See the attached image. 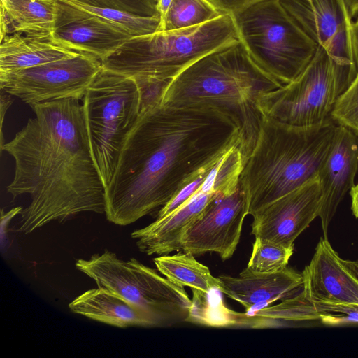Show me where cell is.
I'll return each mask as SVG.
<instances>
[{
    "label": "cell",
    "instance_id": "cell-1",
    "mask_svg": "<svg viewBox=\"0 0 358 358\" xmlns=\"http://www.w3.org/2000/svg\"><path fill=\"white\" fill-rule=\"evenodd\" d=\"M238 147L241 127L219 109L161 99L142 108L106 187L107 220L125 226L152 213Z\"/></svg>",
    "mask_w": 358,
    "mask_h": 358
},
{
    "label": "cell",
    "instance_id": "cell-2",
    "mask_svg": "<svg viewBox=\"0 0 358 358\" xmlns=\"http://www.w3.org/2000/svg\"><path fill=\"white\" fill-rule=\"evenodd\" d=\"M35 116L2 152L14 159L6 186L15 199L28 194L18 231L30 233L80 213H105L106 187L94 162L80 100L63 99L30 106Z\"/></svg>",
    "mask_w": 358,
    "mask_h": 358
},
{
    "label": "cell",
    "instance_id": "cell-3",
    "mask_svg": "<svg viewBox=\"0 0 358 358\" xmlns=\"http://www.w3.org/2000/svg\"><path fill=\"white\" fill-rule=\"evenodd\" d=\"M282 86L238 40L205 55L171 79L161 101L174 106L212 107L231 115L241 127L245 162L262 119L258 100Z\"/></svg>",
    "mask_w": 358,
    "mask_h": 358
},
{
    "label": "cell",
    "instance_id": "cell-4",
    "mask_svg": "<svg viewBox=\"0 0 358 358\" xmlns=\"http://www.w3.org/2000/svg\"><path fill=\"white\" fill-rule=\"evenodd\" d=\"M336 128L331 119L296 127L262 115L257 141L239 178L248 215L318 178Z\"/></svg>",
    "mask_w": 358,
    "mask_h": 358
},
{
    "label": "cell",
    "instance_id": "cell-5",
    "mask_svg": "<svg viewBox=\"0 0 358 358\" xmlns=\"http://www.w3.org/2000/svg\"><path fill=\"white\" fill-rule=\"evenodd\" d=\"M239 40L231 15L184 29L133 36L101 61L138 83L170 81L205 55Z\"/></svg>",
    "mask_w": 358,
    "mask_h": 358
},
{
    "label": "cell",
    "instance_id": "cell-6",
    "mask_svg": "<svg viewBox=\"0 0 358 358\" xmlns=\"http://www.w3.org/2000/svg\"><path fill=\"white\" fill-rule=\"evenodd\" d=\"M231 15L250 56L282 85L294 80L316 53L318 45L280 0H263Z\"/></svg>",
    "mask_w": 358,
    "mask_h": 358
},
{
    "label": "cell",
    "instance_id": "cell-7",
    "mask_svg": "<svg viewBox=\"0 0 358 358\" xmlns=\"http://www.w3.org/2000/svg\"><path fill=\"white\" fill-rule=\"evenodd\" d=\"M81 101L92 155L106 187L139 117L141 91L133 78L101 67Z\"/></svg>",
    "mask_w": 358,
    "mask_h": 358
},
{
    "label": "cell",
    "instance_id": "cell-8",
    "mask_svg": "<svg viewBox=\"0 0 358 358\" xmlns=\"http://www.w3.org/2000/svg\"><path fill=\"white\" fill-rule=\"evenodd\" d=\"M76 267L97 287L116 293L145 311L157 327L186 322L192 299L185 288L134 258L123 260L106 250L89 259H78Z\"/></svg>",
    "mask_w": 358,
    "mask_h": 358
},
{
    "label": "cell",
    "instance_id": "cell-9",
    "mask_svg": "<svg viewBox=\"0 0 358 358\" xmlns=\"http://www.w3.org/2000/svg\"><path fill=\"white\" fill-rule=\"evenodd\" d=\"M355 78L318 46L294 80L261 96L257 106L262 115L289 125H317L331 119L336 102Z\"/></svg>",
    "mask_w": 358,
    "mask_h": 358
},
{
    "label": "cell",
    "instance_id": "cell-10",
    "mask_svg": "<svg viewBox=\"0 0 358 358\" xmlns=\"http://www.w3.org/2000/svg\"><path fill=\"white\" fill-rule=\"evenodd\" d=\"M101 67V61L79 55L25 69L0 73V87L29 106L63 99L80 101Z\"/></svg>",
    "mask_w": 358,
    "mask_h": 358
},
{
    "label": "cell",
    "instance_id": "cell-11",
    "mask_svg": "<svg viewBox=\"0 0 358 358\" xmlns=\"http://www.w3.org/2000/svg\"><path fill=\"white\" fill-rule=\"evenodd\" d=\"M248 204L241 183L219 192L185 233L181 250L194 255L215 252L231 258L238 244Z\"/></svg>",
    "mask_w": 358,
    "mask_h": 358
},
{
    "label": "cell",
    "instance_id": "cell-12",
    "mask_svg": "<svg viewBox=\"0 0 358 358\" xmlns=\"http://www.w3.org/2000/svg\"><path fill=\"white\" fill-rule=\"evenodd\" d=\"M303 31L323 48L334 63L356 76L352 23L345 0H280Z\"/></svg>",
    "mask_w": 358,
    "mask_h": 358
},
{
    "label": "cell",
    "instance_id": "cell-13",
    "mask_svg": "<svg viewBox=\"0 0 358 358\" xmlns=\"http://www.w3.org/2000/svg\"><path fill=\"white\" fill-rule=\"evenodd\" d=\"M322 189L318 178L285 194L252 216L251 234L286 248L318 217Z\"/></svg>",
    "mask_w": 358,
    "mask_h": 358
},
{
    "label": "cell",
    "instance_id": "cell-14",
    "mask_svg": "<svg viewBox=\"0 0 358 358\" xmlns=\"http://www.w3.org/2000/svg\"><path fill=\"white\" fill-rule=\"evenodd\" d=\"M56 1L51 36L61 46L101 62L131 37L78 8Z\"/></svg>",
    "mask_w": 358,
    "mask_h": 358
},
{
    "label": "cell",
    "instance_id": "cell-15",
    "mask_svg": "<svg viewBox=\"0 0 358 358\" xmlns=\"http://www.w3.org/2000/svg\"><path fill=\"white\" fill-rule=\"evenodd\" d=\"M224 189H228L223 188V183L215 171L210 170L201 188L182 206L131 233L138 250L148 255H167L181 250L187 231L199 219L213 198Z\"/></svg>",
    "mask_w": 358,
    "mask_h": 358
},
{
    "label": "cell",
    "instance_id": "cell-16",
    "mask_svg": "<svg viewBox=\"0 0 358 358\" xmlns=\"http://www.w3.org/2000/svg\"><path fill=\"white\" fill-rule=\"evenodd\" d=\"M357 171L358 136L337 125L330 151L317 177L322 189L318 217L325 238H328V228L340 203L355 185Z\"/></svg>",
    "mask_w": 358,
    "mask_h": 358
},
{
    "label": "cell",
    "instance_id": "cell-17",
    "mask_svg": "<svg viewBox=\"0 0 358 358\" xmlns=\"http://www.w3.org/2000/svg\"><path fill=\"white\" fill-rule=\"evenodd\" d=\"M302 274L301 293L309 300L358 306V278L345 266L328 238H320Z\"/></svg>",
    "mask_w": 358,
    "mask_h": 358
},
{
    "label": "cell",
    "instance_id": "cell-18",
    "mask_svg": "<svg viewBox=\"0 0 358 358\" xmlns=\"http://www.w3.org/2000/svg\"><path fill=\"white\" fill-rule=\"evenodd\" d=\"M217 278L222 293L241 303L246 312L295 296L301 292L303 284L302 273L287 266L268 273L245 268L238 277L223 275Z\"/></svg>",
    "mask_w": 358,
    "mask_h": 358
},
{
    "label": "cell",
    "instance_id": "cell-19",
    "mask_svg": "<svg viewBox=\"0 0 358 358\" xmlns=\"http://www.w3.org/2000/svg\"><path fill=\"white\" fill-rule=\"evenodd\" d=\"M71 312L108 325L157 327L145 311L104 287L87 290L69 305Z\"/></svg>",
    "mask_w": 358,
    "mask_h": 358
},
{
    "label": "cell",
    "instance_id": "cell-20",
    "mask_svg": "<svg viewBox=\"0 0 358 358\" xmlns=\"http://www.w3.org/2000/svg\"><path fill=\"white\" fill-rule=\"evenodd\" d=\"M81 55L56 43L50 34L14 33L0 45V73L25 69Z\"/></svg>",
    "mask_w": 358,
    "mask_h": 358
},
{
    "label": "cell",
    "instance_id": "cell-21",
    "mask_svg": "<svg viewBox=\"0 0 358 358\" xmlns=\"http://www.w3.org/2000/svg\"><path fill=\"white\" fill-rule=\"evenodd\" d=\"M56 0H1V41L14 33L50 34Z\"/></svg>",
    "mask_w": 358,
    "mask_h": 358
},
{
    "label": "cell",
    "instance_id": "cell-22",
    "mask_svg": "<svg viewBox=\"0 0 358 358\" xmlns=\"http://www.w3.org/2000/svg\"><path fill=\"white\" fill-rule=\"evenodd\" d=\"M275 315L282 324L313 320L329 325L358 323V306L317 302L300 292L275 305Z\"/></svg>",
    "mask_w": 358,
    "mask_h": 358
},
{
    "label": "cell",
    "instance_id": "cell-23",
    "mask_svg": "<svg viewBox=\"0 0 358 358\" xmlns=\"http://www.w3.org/2000/svg\"><path fill=\"white\" fill-rule=\"evenodd\" d=\"M153 262L161 274L179 287L203 291L221 289L218 278L214 277L208 267L198 262L190 252L164 255L155 258Z\"/></svg>",
    "mask_w": 358,
    "mask_h": 358
},
{
    "label": "cell",
    "instance_id": "cell-24",
    "mask_svg": "<svg viewBox=\"0 0 358 358\" xmlns=\"http://www.w3.org/2000/svg\"><path fill=\"white\" fill-rule=\"evenodd\" d=\"M192 305L186 322L206 327H232L238 324V313L228 308L217 289H191Z\"/></svg>",
    "mask_w": 358,
    "mask_h": 358
},
{
    "label": "cell",
    "instance_id": "cell-25",
    "mask_svg": "<svg viewBox=\"0 0 358 358\" xmlns=\"http://www.w3.org/2000/svg\"><path fill=\"white\" fill-rule=\"evenodd\" d=\"M62 1L98 17L131 37L152 34L159 28L161 20L159 15L141 16L115 8L92 6L75 0Z\"/></svg>",
    "mask_w": 358,
    "mask_h": 358
},
{
    "label": "cell",
    "instance_id": "cell-26",
    "mask_svg": "<svg viewBox=\"0 0 358 358\" xmlns=\"http://www.w3.org/2000/svg\"><path fill=\"white\" fill-rule=\"evenodd\" d=\"M222 14L209 0H173L158 31L197 26Z\"/></svg>",
    "mask_w": 358,
    "mask_h": 358
},
{
    "label": "cell",
    "instance_id": "cell-27",
    "mask_svg": "<svg viewBox=\"0 0 358 358\" xmlns=\"http://www.w3.org/2000/svg\"><path fill=\"white\" fill-rule=\"evenodd\" d=\"M294 247L286 248L270 241L255 237L246 269L252 272L268 273L287 266Z\"/></svg>",
    "mask_w": 358,
    "mask_h": 358
},
{
    "label": "cell",
    "instance_id": "cell-28",
    "mask_svg": "<svg viewBox=\"0 0 358 358\" xmlns=\"http://www.w3.org/2000/svg\"><path fill=\"white\" fill-rule=\"evenodd\" d=\"M331 118L358 136V73L336 102Z\"/></svg>",
    "mask_w": 358,
    "mask_h": 358
},
{
    "label": "cell",
    "instance_id": "cell-29",
    "mask_svg": "<svg viewBox=\"0 0 358 358\" xmlns=\"http://www.w3.org/2000/svg\"><path fill=\"white\" fill-rule=\"evenodd\" d=\"M96 7L110 8L141 16H155L159 14L157 3L153 0H75ZM160 17V16H159Z\"/></svg>",
    "mask_w": 358,
    "mask_h": 358
},
{
    "label": "cell",
    "instance_id": "cell-30",
    "mask_svg": "<svg viewBox=\"0 0 358 358\" xmlns=\"http://www.w3.org/2000/svg\"><path fill=\"white\" fill-rule=\"evenodd\" d=\"M215 166L203 171L185 186L169 203L159 210L156 219L169 215L185 203L201 188L208 173Z\"/></svg>",
    "mask_w": 358,
    "mask_h": 358
},
{
    "label": "cell",
    "instance_id": "cell-31",
    "mask_svg": "<svg viewBox=\"0 0 358 358\" xmlns=\"http://www.w3.org/2000/svg\"><path fill=\"white\" fill-rule=\"evenodd\" d=\"M223 14L233 15L263 0H209Z\"/></svg>",
    "mask_w": 358,
    "mask_h": 358
},
{
    "label": "cell",
    "instance_id": "cell-32",
    "mask_svg": "<svg viewBox=\"0 0 358 358\" xmlns=\"http://www.w3.org/2000/svg\"><path fill=\"white\" fill-rule=\"evenodd\" d=\"M11 94L1 90V153L2 152V149L5 143L3 142V123L4 121V117L6 113L9 108L10 106L12 104L13 99L11 97Z\"/></svg>",
    "mask_w": 358,
    "mask_h": 358
},
{
    "label": "cell",
    "instance_id": "cell-33",
    "mask_svg": "<svg viewBox=\"0 0 358 358\" xmlns=\"http://www.w3.org/2000/svg\"><path fill=\"white\" fill-rule=\"evenodd\" d=\"M351 33L354 60L358 73V17L352 21Z\"/></svg>",
    "mask_w": 358,
    "mask_h": 358
},
{
    "label": "cell",
    "instance_id": "cell-34",
    "mask_svg": "<svg viewBox=\"0 0 358 358\" xmlns=\"http://www.w3.org/2000/svg\"><path fill=\"white\" fill-rule=\"evenodd\" d=\"M22 208L21 206L16 207L9 210L6 213H3V210H1V235L4 232L5 229H6L9 221L12 220L16 215H20L22 210Z\"/></svg>",
    "mask_w": 358,
    "mask_h": 358
},
{
    "label": "cell",
    "instance_id": "cell-35",
    "mask_svg": "<svg viewBox=\"0 0 358 358\" xmlns=\"http://www.w3.org/2000/svg\"><path fill=\"white\" fill-rule=\"evenodd\" d=\"M349 193L351 199V210L354 216L358 219V182L355 184Z\"/></svg>",
    "mask_w": 358,
    "mask_h": 358
},
{
    "label": "cell",
    "instance_id": "cell-36",
    "mask_svg": "<svg viewBox=\"0 0 358 358\" xmlns=\"http://www.w3.org/2000/svg\"><path fill=\"white\" fill-rule=\"evenodd\" d=\"M172 1L173 0H158L157 9L159 14L161 20L165 17Z\"/></svg>",
    "mask_w": 358,
    "mask_h": 358
},
{
    "label": "cell",
    "instance_id": "cell-37",
    "mask_svg": "<svg viewBox=\"0 0 358 358\" xmlns=\"http://www.w3.org/2000/svg\"><path fill=\"white\" fill-rule=\"evenodd\" d=\"M350 15L354 19L358 15V0H345Z\"/></svg>",
    "mask_w": 358,
    "mask_h": 358
},
{
    "label": "cell",
    "instance_id": "cell-38",
    "mask_svg": "<svg viewBox=\"0 0 358 358\" xmlns=\"http://www.w3.org/2000/svg\"><path fill=\"white\" fill-rule=\"evenodd\" d=\"M343 262L352 273L358 278V260L352 261L343 259Z\"/></svg>",
    "mask_w": 358,
    "mask_h": 358
},
{
    "label": "cell",
    "instance_id": "cell-39",
    "mask_svg": "<svg viewBox=\"0 0 358 358\" xmlns=\"http://www.w3.org/2000/svg\"><path fill=\"white\" fill-rule=\"evenodd\" d=\"M153 1L157 3L158 0H153Z\"/></svg>",
    "mask_w": 358,
    "mask_h": 358
}]
</instances>
